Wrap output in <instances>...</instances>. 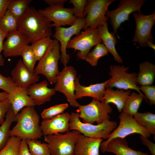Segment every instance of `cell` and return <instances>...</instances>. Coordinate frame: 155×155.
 I'll return each mask as SVG.
<instances>
[{
    "label": "cell",
    "instance_id": "6da1fadb",
    "mask_svg": "<svg viewBox=\"0 0 155 155\" xmlns=\"http://www.w3.org/2000/svg\"><path fill=\"white\" fill-rule=\"evenodd\" d=\"M18 30L25 34L32 43L53 35L51 22L33 7L18 20Z\"/></svg>",
    "mask_w": 155,
    "mask_h": 155
},
{
    "label": "cell",
    "instance_id": "ffe728a7",
    "mask_svg": "<svg viewBox=\"0 0 155 155\" xmlns=\"http://www.w3.org/2000/svg\"><path fill=\"white\" fill-rule=\"evenodd\" d=\"M80 77L75 80V96L76 99L84 97H90L100 101L103 96L108 80L104 82L91 84L88 86L81 85L79 82Z\"/></svg>",
    "mask_w": 155,
    "mask_h": 155
},
{
    "label": "cell",
    "instance_id": "b9f144b4",
    "mask_svg": "<svg viewBox=\"0 0 155 155\" xmlns=\"http://www.w3.org/2000/svg\"><path fill=\"white\" fill-rule=\"evenodd\" d=\"M8 33L3 31L0 28V67L3 66L4 64V60L1 53L3 50V40Z\"/></svg>",
    "mask_w": 155,
    "mask_h": 155
},
{
    "label": "cell",
    "instance_id": "d590c367",
    "mask_svg": "<svg viewBox=\"0 0 155 155\" xmlns=\"http://www.w3.org/2000/svg\"><path fill=\"white\" fill-rule=\"evenodd\" d=\"M20 56L23 63L31 73H33L37 61L31 45H28L23 50Z\"/></svg>",
    "mask_w": 155,
    "mask_h": 155
},
{
    "label": "cell",
    "instance_id": "f6af8a7d",
    "mask_svg": "<svg viewBox=\"0 0 155 155\" xmlns=\"http://www.w3.org/2000/svg\"><path fill=\"white\" fill-rule=\"evenodd\" d=\"M20 155H32L30 152L26 140H22L21 141L20 151Z\"/></svg>",
    "mask_w": 155,
    "mask_h": 155
},
{
    "label": "cell",
    "instance_id": "836d02e7",
    "mask_svg": "<svg viewBox=\"0 0 155 155\" xmlns=\"http://www.w3.org/2000/svg\"><path fill=\"white\" fill-rule=\"evenodd\" d=\"M25 140L32 155H51L47 143H42L37 140Z\"/></svg>",
    "mask_w": 155,
    "mask_h": 155
},
{
    "label": "cell",
    "instance_id": "cb8c5ba5",
    "mask_svg": "<svg viewBox=\"0 0 155 155\" xmlns=\"http://www.w3.org/2000/svg\"><path fill=\"white\" fill-rule=\"evenodd\" d=\"M97 28L103 44L108 52L113 55L115 60L119 63H122L123 60L117 52L115 48V45L117 43V41L115 36V33L113 31L111 32H109L107 22L98 26Z\"/></svg>",
    "mask_w": 155,
    "mask_h": 155
},
{
    "label": "cell",
    "instance_id": "d6a6232c",
    "mask_svg": "<svg viewBox=\"0 0 155 155\" xmlns=\"http://www.w3.org/2000/svg\"><path fill=\"white\" fill-rule=\"evenodd\" d=\"M18 20L7 10L0 20V28L3 31L8 33L16 31L18 30Z\"/></svg>",
    "mask_w": 155,
    "mask_h": 155
},
{
    "label": "cell",
    "instance_id": "60d3db41",
    "mask_svg": "<svg viewBox=\"0 0 155 155\" xmlns=\"http://www.w3.org/2000/svg\"><path fill=\"white\" fill-rule=\"evenodd\" d=\"M11 106L8 99L0 101V125L4 122L5 118Z\"/></svg>",
    "mask_w": 155,
    "mask_h": 155
},
{
    "label": "cell",
    "instance_id": "f546056e",
    "mask_svg": "<svg viewBox=\"0 0 155 155\" xmlns=\"http://www.w3.org/2000/svg\"><path fill=\"white\" fill-rule=\"evenodd\" d=\"M31 0H11L8 7L9 11L18 20L22 17L30 8Z\"/></svg>",
    "mask_w": 155,
    "mask_h": 155
},
{
    "label": "cell",
    "instance_id": "f1b7e54d",
    "mask_svg": "<svg viewBox=\"0 0 155 155\" xmlns=\"http://www.w3.org/2000/svg\"><path fill=\"white\" fill-rule=\"evenodd\" d=\"M145 98L148 103L145 96L133 91L127 98L122 110L123 112L133 116L138 112L140 106Z\"/></svg>",
    "mask_w": 155,
    "mask_h": 155
},
{
    "label": "cell",
    "instance_id": "7a4b0ae2",
    "mask_svg": "<svg viewBox=\"0 0 155 155\" xmlns=\"http://www.w3.org/2000/svg\"><path fill=\"white\" fill-rule=\"evenodd\" d=\"M17 123L9 132V136L22 140H38L43 134L39 125L40 116L34 107L24 108L17 115Z\"/></svg>",
    "mask_w": 155,
    "mask_h": 155
},
{
    "label": "cell",
    "instance_id": "ac0fdd59",
    "mask_svg": "<svg viewBox=\"0 0 155 155\" xmlns=\"http://www.w3.org/2000/svg\"><path fill=\"white\" fill-rule=\"evenodd\" d=\"M11 78L17 87L27 90L31 85L39 80V75L31 73L19 59L11 72Z\"/></svg>",
    "mask_w": 155,
    "mask_h": 155
},
{
    "label": "cell",
    "instance_id": "8992f818",
    "mask_svg": "<svg viewBox=\"0 0 155 155\" xmlns=\"http://www.w3.org/2000/svg\"><path fill=\"white\" fill-rule=\"evenodd\" d=\"M129 68L124 65H110L109 75L111 77L108 80L106 88H116L126 90H132L145 96L137 86V73H128Z\"/></svg>",
    "mask_w": 155,
    "mask_h": 155
},
{
    "label": "cell",
    "instance_id": "9c48e42d",
    "mask_svg": "<svg viewBox=\"0 0 155 155\" xmlns=\"http://www.w3.org/2000/svg\"><path fill=\"white\" fill-rule=\"evenodd\" d=\"M119 117V125L108 136L106 140L101 142L100 148L113 139L117 138H125L133 134H139L147 138L150 137V133L137 123L133 115L122 112Z\"/></svg>",
    "mask_w": 155,
    "mask_h": 155
},
{
    "label": "cell",
    "instance_id": "7c38bea8",
    "mask_svg": "<svg viewBox=\"0 0 155 155\" xmlns=\"http://www.w3.org/2000/svg\"><path fill=\"white\" fill-rule=\"evenodd\" d=\"M77 74V71L73 66H64L59 72L54 88L56 91L64 95L70 105L76 108L80 105L75 96V83Z\"/></svg>",
    "mask_w": 155,
    "mask_h": 155
},
{
    "label": "cell",
    "instance_id": "ba28073f",
    "mask_svg": "<svg viewBox=\"0 0 155 155\" xmlns=\"http://www.w3.org/2000/svg\"><path fill=\"white\" fill-rule=\"evenodd\" d=\"M77 110L79 117L84 123L93 124L96 122L100 124L110 120L109 114L112 111L109 104L103 101H99L93 98L88 104L80 105Z\"/></svg>",
    "mask_w": 155,
    "mask_h": 155
},
{
    "label": "cell",
    "instance_id": "44dd1931",
    "mask_svg": "<svg viewBox=\"0 0 155 155\" xmlns=\"http://www.w3.org/2000/svg\"><path fill=\"white\" fill-rule=\"evenodd\" d=\"M102 140V139L89 137L81 134L76 142L74 155H99Z\"/></svg>",
    "mask_w": 155,
    "mask_h": 155
},
{
    "label": "cell",
    "instance_id": "2e32d148",
    "mask_svg": "<svg viewBox=\"0 0 155 155\" xmlns=\"http://www.w3.org/2000/svg\"><path fill=\"white\" fill-rule=\"evenodd\" d=\"M3 43V53L5 57L20 56L30 41L22 32L17 30L8 33Z\"/></svg>",
    "mask_w": 155,
    "mask_h": 155
},
{
    "label": "cell",
    "instance_id": "ee69618b",
    "mask_svg": "<svg viewBox=\"0 0 155 155\" xmlns=\"http://www.w3.org/2000/svg\"><path fill=\"white\" fill-rule=\"evenodd\" d=\"M11 0H0V20L3 17L7 9Z\"/></svg>",
    "mask_w": 155,
    "mask_h": 155
},
{
    "label": "cell",
    "instance_id": "7402d4cb",
    "mask_svg": "<svg viewBox=\"0 0 155 155\" xmlns=\"http://www.w3.org/2000/svg\"><path fill=\"white\" fill-rule=\"evenodd\" d=\"M7 99L16 116L23 108L34 107L35 106L33 100L28 94L27 90L21 87H17L13 92L8 94Z\"/></svg>",
    "mask_w": 155,
    "mask_h": 155
},
{
    "label": "cell",
    "instance_id": "4fadbf2b",
    "mask_svg": "<svg viewBox=\"0 0 155 155\" xmlns=\"http://www.w3.org/2000/svg\"><path fill=\"white\" fill-rule=\"evenodd\" d=\"M115 0H88L85 10V26L96 28L107 22L109 18L106 15L109 5Z\"/></svg>",
    "mask_w": 155,
    "mask_h": 155
},
{
    "label": "cell",
    "instance_id": "d4e9b609",
    "mask_svg": "<svg viewBox=\"0 0 155 155\" xmlns=\"http://www.w3.org/2000/svg\"><path fill=\"white\" fill-rule=\"evenodd\" d=\"M131 91L118 89L114 90L113 88H106L103 96L100 101L115 105L119 113L122 112L123 109L126 99L130 95Z\"/></svg>",
    "mask_w": 155,
    "mask_h": 155
},
{
    "label": "cell",
    "instance_id": "d6986e66",
    "mask_svg": "<svg viewBox=\"0 0 155 155\" xmlns=\"http://www.w3.org/2000/svg\"><path fill=\"white\" fill-rule=\"evenodd\" d=\"M48 82L44 80L31 85L27 91L29 96L33 100L35 105H40L49 102L56 91L54 88H49Z\"/></svg>",
    "mask_w": 155,
    "mask_h": 155
},
{
    "label": "cell",
    "instance_id": "f35d334b",
    "mask_svg": "<svg viewBox=\"0 0 155 155\" xmlns=\"http://www.w3.org/2000/svg\"><path fill=\"white\" fill-rule=\"evenodd\" d=\"M11 77H5L0 73V89L8 94L11 93L17 87Z\"/></svg>",
    "mask_w": 155,
    "mask_h": 155
},
{
    "label": "cell",
    "instance_id": "5bb4252c",
    "mask_svg": "<svg viewBox=\"0 0 155 155\" xmlns=\"http://www.w3.org/2000/svg\"><path fill=\"white\" fill-rule=\"evenodd\" d=\"M85 18L78 19L72 25L67 28L62 26L55 27V32L53 35L55 39L59 42L61 52L60 60L64 66L67 65L70 59V55L67 53V45L72 37L79 34L85 26Z\"/></svg>",
    "mask_w": 155,
    "mask_h": 155
},
{
    "label": "cell",
    "instance_id": "3957f363",
    "mask_svg": "<svg viewBox=\"0 0 155 155\" xmlns=\"http://www.w3.org/2000/svg\"><path fill=\"white\" fill-rule=\"evenodd\" d=\"M80 119L78 113H71L69 130L78 131L84 136L90 138L106 139L117 125L116 122L110 120L95 125L82 122Z\"/></svg>",
    "mask_w": 155,
    "mask_h": 155
},
{
    "label": "cell",
    "instance_id": "4dcf8cb0",
    "mask_svg": "<svg viewBox=\"0 0 155 155\" xmlns=\"http://www.w3.org/2000/svg\"><path fill=\"white\" fill-rule=\"evenodd\" d=\"M108 53V51L104 45L101 43H99L88 54L83 60L88 63L91 66H95L97 64L98 60L107 55Z\"/></svg>",
    "mask_w": 155,
    "mask_h": 155
},
{
    "label": "cell",
    "instance_id": "9a60e30c",
    "mask_svg": "<svg viewBox=\"0 0 155 155\" xmlns=\"http://www.w3.org/2000/svg\"><path fill=\"white\" fill-rule=\"evenodd\" d=\"M38 11L49 21L53 22L52 27L71 26L78 19L73 15V8L65 7L64 4L49 6Z\"/></svg>",
    "mask_w": 155,
    "mask_h": 155
},
{
    "label": "cell",
    "instance_id": "e0dca14e",
    "mask_svg": "<svg viewBox=\"0 0 155 155\" xmlns=\"http://www.w3.org/2000/svg\"><path fill=\"white\" fill-rule=\"evenodd\" d=\"M70 116V114L66 112L50 119H43L40 125L43 135L44 136L69 131Z\"/></svg>",
    "mask_w": 155,
    "mask_h": 155
},
{
    "label": "cell",
    "instance_id": "1f68e13d",
    "mask_svg": "<svg viewBox=\"0 0 155 155\" xmlns=\"http://www.w3.org/2000/svg\"><path fill=\"white\" fill-rule=\"evenodd\" d=\"M53 40L50 37L42 38L32 43L31 45L37 61H39L51 45Z\"/></svg>",
    "mask_w": 155,
    "mask_h": 155
},
{
    "label": "cell",
    "instance_id": "74e56055",
    "mask_svg": "<svg viewBox=\"0 0 155 155\" xmlns=\"http://www.w3.org/2000/svg\"><path fill=\"white\" fill-rule=\"evenodd\" d=\"M69 3L73 5V15L75 17L78 19L85 18V10L88 0H70Z\"/></svg>",
    "mask_w": 155,
    "mask_h": 155
},
{
    "label": "cell",
    "instance_id": "484cf974",
    "mask_svg": "<svg viewBox=\"0 0 155 155\" xmlns=\"http://www.w3.org/2000/svg\"><path fill=\"white\" fill-rule=\"evenodd\" d=\"M139 71L137 74L138 84L141 86L152 85L155 76V65L148 61L139 64Z\"/></svg>",
    "mask_w": 155,
    "mask_h": 155
},
{
    "label": "cell",
    "instance_id": "7bdbcfd3",
    "mask_svg": "<svg viewBox=\"0 0 155 155\" xmlns=\"http://www.w3.org/2000/svg\"><path fill=\"white\" fill-rule=\"evenodd\" d=\"M140 138L143 144L148 148L152 155H155V144L142 135H140Z\"/></svg>",
    "mask_w": 155,
    "mask_h": 155
},
{
    "label": "cell",
    "instance_id": "83f0119b",
    "mask_svg": "<svg viewBox=\"0 0 155 155\" xmlns=\"http://www.w3.org/2000/svg\"><path fill=\"white\" fill-rule=\"evenodd\" d=\"M137 123L150 134L155 135V114L149 112H137L133 115Z\"/></svg>",
    "mask_w": 155,
    "mask_h": 155
},
{
    "label": "cell",
    "instance_id": "277c9868",
    "mask_svg": "<svg viewBox=\"0 0 155 155\" xmlns=\"http://www.w3.org/2000/svg\"><path fill=\"white\" fill-rule=\"evenodd\" d=\"M60 44L54 39L46 52L34 68V72L37 75L42 74L51 84H55L59 71L58 62L60 59Z\"/></svg>",
    "mask_w": 155,
    "mask_h": 155
},
{
    "label": "cell",
    "instance_id": "bcb514c9",
    "mask_svg": "<svg viewBox=\"0 0 155 155\" xmlns=\"http://www.w3.org/2000/svg\"><path fill=\"white\" fill-rule=\"evenodd\" d=\"M44 2L49 6L64 4L67 1V0H44Z\"/></svg>",
    "mask_w": 155,
    "mask_h": 155
},
{
    "label": "cell",
    "instance_id": "30bf717a",
    "mask_svg": "<svg viewBox=\"0 0 155 155\" xmlns=\"http://www.w3.org/2000/svg\"><path fill=\"white\" fill-rule=\"evenodd\" d=\"M145 1V0H120L116 9L106 12V15L110 19L115 34L117 35V30L121 24L129 20L130 14L135 12L141 13V8Z\"/></svg>",
    "mask_w": 155,
    "mask_h": 155
},
{
    "label": "cell",
    "instance_id": "e575fe53",
    "mask_svg": "<svg viewBox=\"0 0 155 155\" xmlns=\"http://www.w3.org/2000/svg\"><path fill=\"white\" fill-rule=\"evenodd\" d=\"M22 140L15 136H10L6 144L0 150V155H18Z\"/></svg>",
    "mask_w": 155,
    "mask_h": 155
},
{
    "label": "cell",
    "instance_id": "c3c4849f",
    "mask_svg": "<svg viewBox=\"0 0 155 155\" xmlns=\"http://www.w3.org/2000/svg\"><path fill=\"white\" fill-rule=\"evenodd\" d=\"M18 155H20V152H19V154H18Z\"/></svg>",
    "mask_w": 155,
    "mask_h": 155
},
{
    "label": "cell",
    "instance_id": "52a82bcc",
    "mask_svg": "<svg viewBox=\"0 0 155 155\" xmlns=\"http://www.w3.org/2000/svg\"><path fill=\"white\" fill-rule=\"evenodd\" d=\"M133 16L136 27L132 42L138 43L142 47L149 46L155 50V45L153 43L151 33L152 27L155 24V11L148 15L135 12Z\"/></svg>",
    "mask_w": 155,
    "mask_h": 155
},
{
    "label": "cell",
    "instance_id": "4316f807",
    "mask_svg": "<svg viewBox=\"0 0 155 155\" xmlns=\"http://www.w3.org/2000/svg\"><path fill=\"white\" fill-rule=\"evenodd\" d=\"M17 120V115H15L11 105L6 113L4 122L0 126V150L6 144L10 137V128L11 125Z\"/></svg>",
    "mask_w": 155,
    "mask_h": 155
},
{
    "label": "cell",
    "instance_id": "8fae6325",
    "mask_svg": "<svg viewBox=\"0 0 155 155\" xmlns=\"http://www.w3.org/2000/svg\"><path fill=\"white\" fill-rule=\"evenodd\" d=\"M102 41L97 28H87L82 33L71 39L67 44V48L78 50L76 57L84 60L91 49Z\"/></svg>",
    "mask_w": 155,
    "mask_h": 155
},
{
    "label": "cell",
    "instance_id": "5b68a950",
    "mask_svg": "<svg viewBox=\"0 0 155 155\" xmlns=\"http://www.w3.org/2000/svg\"><path fill=\"white\" fill-rule=\"evenodd\" d=\"M81 134L71 130L64 134L58 133L44 136L51 155H74L76 142Z\"/></svg>",
    "mask_w": 155,
    "mask_h": 155
},
{
    "label": "cell",
    "instance_id": "603a6c76",
    "mask_svg": "<svg viewBox=\"0 0 155 155\" xmlns=\"http://www.w3.org/2000/svg\"><path fill=\"white\" fill-rule=\"evenodd\" d=\"M100 149L103 153L111 152L116 155H148V153L131 148L128 146L125 138H117L113 139Z\"/></svg>",
    "mask_w": 155,
    "mask_h": 155
},
{
    "label": "cell",
    "instance_id": "7dc6e473",
    "mask_svg": "<svg viewBox=\"0 0 155 155\" xmlns=\"http://www.w3.org/2000/svg\"><path fill=\"white\" fill-rule=\"evenodd\" d=\"M8 93L4 92H0V101L7 100Z\"/></svg>",
    "mask_w": 155,
    "mask_h": 155
},
{
    "label": "cell",
    "instance_id": "8d00e7d4",
    "mask_svg": "<svg viewBox=\"0 0 155 155\" xmlns=\"http://www.w3.org/2000/svg\"><path fill=\"white\" fill-rule=\"evenodd\" d=\"M68 106L67 103L54 105L44 109L41 113V117L44 120L51 119L63 113Z\"/></svg>",
    "mask_w": 155,
    "mask_h": 155
},
{
    "label": "cell",
    "instance_id": "ab89813d",
    "mask_svg": "<svg viewBox=\"0 0 155 155\" xmlns=\"http://www.w3.org/2000/svg\"><path fill=\"white\" fill-rule=\"evenodd\" d=\"M139 87L141 91L144 93L146 98L148 100L150 105H155V86L140 85Z\"/></svg>",
    "mask_w": 155,
    "mask_h": 155
}]
</instances>
